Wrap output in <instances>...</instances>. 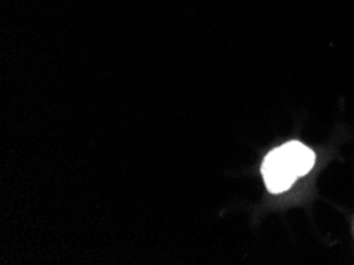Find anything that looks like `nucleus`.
<instances>
[{
    "label": "nucleus",
    "instance_id": "f257e3e1",
    "mask_svg": "<svg viewBox=\"0 0 354 265\" xmlns=\"http://www.w3.org/2000/svg\"><path fill=\"white\" fill-rule=\"evenodd\" d=\"M316 156L308 146L300 142L284 143L267 154L262 164L266 186L273 194L288 191L294 181L313 169Z\"/></svg>",
    "mask_w": 354,
    "mask_h": 265
}]
</instances>
